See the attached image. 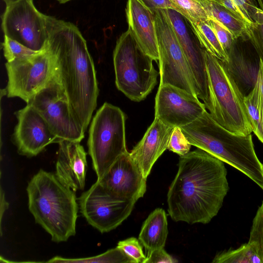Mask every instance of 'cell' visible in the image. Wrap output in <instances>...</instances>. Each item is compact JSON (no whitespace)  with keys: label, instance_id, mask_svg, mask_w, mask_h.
I'll list each match as a JSON object with an SVG mask.
<instances>
[{"label":"cell","instance_id":"d4e9b609","mask_svg":"<svg viewBox=\"0 0 263 263\" xmlns=\"http://www.w3.org/2000/svg\"><path fill=\"white\" fill-rule=\"evenodd\" d=\"M213 263H262L254 247L249 242L234 250H229L217 254Z\"/></svg>","mask_w":263,"mask_h":263},{"label":"cell","instance_id":"1f68e13d","mask_svg":"<svg viewBox=\"0 0 263 263\" xmlns=\"http://www.w3.org/2000/svg\"><path fill=\"white\" fill-rule=\"evenodd\" d=\"M245 31L256 49L263 65V23H247Z\"/></svg>","mask_w":263,"mask_h":263},{"label":"cell","instance_id":"9c48e42d","mask_svg":"<svg viewBox=\"0 0 263 263\" xmlns=\"http://www.w3.org/2000/svg\"><path fill=\"white\" fill-rule=\"evenodd\" d=\"M8 97H18L28 103L57 76L54 57L45 48L31 55L16 59L5 64Z\"/></svg>","mask_w":263,"mask_h":263},{"label":"cell","instance_id":"4dcf8cb0","mask_svg":"<svg viewBox=\"0 0 263 263\" xmlns=\"http://www.w3.org/2000/svg\"><path fill=\"white\" fill-rule=\"evenodd\" d=\"M191 145L180 127H174L170 137L167 149L181 156L190 152Z\"/></svg>","mask_w":263,"mask_h":263},{"label":"cell","instance_id":"5bb4252c","mask_svg":"<svg viewBox=\"0 0 263 263\" xmlns=\"http://www.w3.org/2000/svg\"><path fill=\"white\" fill-rule=\"evenodd\" d=\"M155 117L171 127L187 125L206 110L199 98L175 86L159 85L156 98Z\"/></svg>","mask_w":263,"mask_h":263},{"label":"cell","instance_id":"74e56055","mask_svg":"<svg viewBox=\"0 0 263 263\" xmlns=\"http://www.w3.org/2000/svg\"><path fill=\"white\" fill-rule=\"evenodd\" d=\"M18 1L20 0H3V1L5 3L6 6L9 5Z\"/></svg>","mask_w":263,"mask_h":263},{"label":"cell","instance_id":"7a4b0ae2","mask_svg":"<svg viewBox=\"0 0 263 263\" xmlns=\"http://www.w3.org/2000/svg\"><path fill=\"white\" fill-rule=\"evenodd\" d=\"M45 48L54 57L58 80L71 113L85 132L97 107L99 88L86 41L73 23L47 16Z\"/></svg>","mask_w":263,"mask_h":263},{"label":"cell","instance_id":"e0dca14e","mask_svg":"<svg viewBox=\"0 0 263 263\" xmlns=\"http://www.w3.org/2000/svg\"><path fill=\"white\" fill-rule=\"evenodd\" d=\"M97 181L110 194L123 199L137 201L146 191V179L128 152L119 157Z\"/></svg>","mask_w":263,"mask_h":263},{"label":"cell","instance_id":"d6a6232c","mask_svg":"<svg viewBox=\"0 0 263 263\" xmlns=\"http://www.w3.org/2000/svg\"><path fill=\"white\" fill-rule=\"evenodd\" d=\"M209 21L219 43L227 54L235 39L234 35L227 28L217 21L213 18H209Z\"/></svg>","mask_w":263,"mask_h":263},{"label":"cell","instance_id":"7402d4cb","mask_svg":"<svg viewBox=\"0 0 263 263\" xmlns=\"http://www.w3.org/2000/svg\"><path fill=\"white\" fill-rule=\"evenodd\" d=\"M252 132L263 143V65L261 62L257 80L253 89L244 98Z\"/></svg>","mask_w":263,"mask_h":263},{"label":"cell","instance_id":"30bf717a","mask_svg":"<svg viewBox=\"0 0 263 263\" xmlns=\"http://www.w3.org/2000/svg\"><path fill=\"white\" fill-rule=\"evenodd\" d=\"M47 16L35 7L33 0H20L6 6L2 15L4 35L35 51L46 46Z\"/></svg>","mask_w":263,"mask_h":263},{"label":"cell","instance_id":"ac0fdd59","mask_svg":"<svg viewBox=\"0 0 263 263\" xmlns=\"http://www.w3.org/2000/svg\"><path fill=\"white\" fill-rule=\"evenodd\" d=\"M174 128L155 117L142 139L129 153L144 178L147 179L156 161L167 149Z\"/></svg>","mask_w":263,"mask_h":263},{"label":"cell","instance_id":"44dd1931","mask_svg":"<svg viewBox=\"0 0 263 263\" xmlns=\"http://www.w3.org/2000/svg\"><path fill=\"white\" fill-rule=\"evenodd\" d=\"M168 234L167 216L161 208L154 210L144 221L138 239L147 252L164 248Z\"/></svg>","mask_w":263,"mask_h":263},{"label":"cell","instance_id":"52a82bcc","mask_svg":"<svg viewBox=\"0 0 263 263\" xmlns=\"http://www.w3.org/2000/svg\"><path fill=\"white\" fill-rule=\"evenodd\" d=\"M87 144L98 180L128 152L125 116L120 108L105 102L97 110L90 124Z\"/></svg>","mask_w":263,"mask_h":263},{"label":"cell","instance_id":"e575fe53","mask_svg":"<svg viewBox=\"0 0 263 263\" xmlns=\"http://www.w3.org/2000/svg\"><path fill=\"white\" fill-rule=\"evenodd\" d=\"M152 12L159 9H173L176 8L170 0H140Z\"/></svg>","mask_w":263,"mask_h":263},{"label":"cell","instance_id":"4fadbf2b","mask_svg":"<svg viewBox=\"0 0 263 263\" xmlns=\"http://www.w3.org/2000/svg\"><path fill=\"white\" fill-rule=\"evenodd\" d=\"M168 17L182 49L198 88V98L209 112L212 101L205 61V49L196 34L191 22L177 11L162 9Z\"/></svg>","mask_w":263,"mask_h":263},{"label":"cell","instance_id":"ba28073f","mask_svg":"<svg viewBox=\"0 0 263 263\" xmlns=\"http://www.w3.org/2000/svg\"><path fill=\"white\" fill-rule=\"evenodd\" d=\"M153 13L159 51L160 85H172L198 97L196 81L168 17L162 9Z\"/></svg>","mask_w":263,"mask_h":263},{"label":"cell","instance_id":"3957f363","mask_svg":"<svg viewBox=\"0 0 263 263\" xmlns=\"http://www.w3.org/2000/svg\"><path fill=\"white\" fill-rule=\"evenodd\" d=\"M27 192L30 213L52 241H66L76 234L79 209L76 191L55 174L40 170L28 183Z\"/></svg>","mask_w":263,"mask_h":263},{"label":"cell","instance_id":"f35d334b","mask_svg":"<svg viewBox=\"0 0 263 263\" xmlns=\"http://www.w3.org/2000/svg\"><path fill=\"white\" fill-rule=\"evenodd\" d=\"M60 4H64L72 0H56Z\"/></svg>","mask_w":263,"mask_h":263},{"label":"cell","instance_id":"8992f818","mask_svg":"<svg viewBox=\"0 0 263 263\" xmlns=\"http://www.w3.org/2000/svg\"><path fill=\"white\" fill-rule=\"evenodd\" d=\"M212 101L211 117L221 126L237 134H251L252 127L244 97L222 62L205 51Z\"/></svg>","mask_w":263,"mask_h":263},{"label":"cell","instance_id":"d6986e66","mask_svg":"<svg viewBox=\"0 0 263 263\" xmlns=\"http://www.w3.org/2000/svg\"><path fill=\"white\" fill-rule=\"evenodd\" d=\"M80 142L60 141L55 166L59 179L74 191L84 189L87 168L86 153Z\"/></svg>","mask_w":263,"mask_h":263},{"label":"cell","instance_id":"8fae6325","mask_svg":"<svg viewBox=\"0 0 263 263\" xmlns=\"http://www.w3.org/2000/svg\"><path fill=\"white\" fill-rule=\"evenodd\" d=\"M27 104L32 105L61 141H78L85 132L74 119L67 96L57 77Z\"/></svg>","mask_w":263,"mask_h":263},{"label":"cell","instance_id":"484cf974","mask_svg":"<svg viewBox=\"0 0 263 263\" xmlns=\"http://www.w3.org/2000/svg\"><path fill=\"white\" fill-rule=\"evenodd\" d=\"M47 262H98V263H136L121 249L116 247L96 256L85 258L67 259L55 256Z\"/></svg>","mask_w":263,"mask_h":263},{"label":"cell","instance_id":"6da1fadb","mask_svg":"<svg viewBox=\"0 0 263 263\" xmlns=\"http://www.w3.org/2000/svg\"><path fill=\"white\" fill-rule=\"evenodd\" d=\"M178 166L167 195L169 215L176 222L209 223L229 189L224 162L198 148L180 156Z\"/></svg>","mask_w":263,"mask_h":263},{"label":"cell","instance_id":"277c9868","mask_svg":"<svg viewBox=\"0 0 263 263\" xmlns=\"http://www.w3.org/2000/svg\"><path fill=\"white\" fill-rule=\"evenodd\" d=\"M180 128L192 145L238 170L263 190V164L256 154L251 134L243 135L229 131L206 110Z\"/></svg>","mask_w":263,"mask_h":263},{"label":"cell","instance_id":"cb8c5ba5","mask_svg":"<svg viewBox=\"0 0 263 263\" xmlns=\"http://www.w3.org/2000/svg\"><path fill=\"white\" fill-rule=\"evenodd\" d=\"M209 20L191 24L204 48L219 60L226 62L228 55L219 43Z\"/></svg>","mask_w":263,"mask_h":263},{"label":"cell","instance_id":"7c38bea8","mask_svg":"<svg viewBox=\"0 0 263 263\" xmlns=\"http://www.w3.org/2000/svg\"><path fill=\"white\" fill-rule=\"evenodd\" d=\"M78 200L82 215L102 233L120 225L130 215L137 201L110 194L97 181L81 194Z\"/></svg>","mask_w":263,"mask_h":263},{"label":"cell","instance_id":"83f0119b","mask_svg":"<svg viewBox=\"0 0 263 263\" xmlns=\"http://www.w3.org/2000/svg\"><path fill=\"white\" fill-rule=\"evenodd\" d=\"M248 242L254 247L263 263V202L253 219Z\"/></svg>","mask_w":263,"mask_h":263},{"label":"cell","instance_id":"f1b7e54d","mask_svg":"<svg viewBox=\"0 0 263 263\" xmlns=\"http://www.w3.org/2000/svg\"><path fill=\"white\" fill-rule=\"evenodd\" d=\"M2 47L4 57L8 62L39 52L34 51L6 35H4Z\"/></svg>","mask_w":263,"mask_h":263},{"label":"cell","instance_id":"f546056e","mask_svg":"<svg viewBox=\"0 0 263 263\" xmlns=\"http://www.w3.org/2000/svg\"><path fill=\"white\" fill-rule=\"evenodd\" d=\"M117 247L123 250L136 263H144L146 256L143 253L141 242L136 238L132 237L120 241Z\"/></svg>","mask_w":263,"mask_h":263},{"label":"cell","instance_id":"8d00e7d4","mask_svg":"<svg viewBox=\"0 0 263 263\" xmlns=\"http://www.w3.org/2000/svg\"><path fill=\"white\" fill-rule=\"evenodd\" d=\"M258 8L263 11V0H255Z\"/></svg>","mask_w":263,"mask_h":263},{"label":"cell","instance_id":"603a6c76","mask_svg":"<svg viewBox=\"0 0 263 263\" xmlns=\"http://www.w3.org/2000/svg\"><path fill=\"white\" fill-rule=\"evenodd\" d=\"M209 18H213L227 28L237 37L245 31L246 23L222 4L213 0H197Z\"/></svg>","mask_w":263,"mask_h":263},{"label":"cell","instance_id":"836d02e7","mask_svg":"<svg viewBox=\"0 0 263 263\" xmlns=\"http://www.w3.org/2000/svg\"><path fill=\"white\" fill-rule=\"evenodd\" d=\"M177 262L178 260L168 254L164 248L147 252V256L144 261V263H175Z\"/></svg>","mask_w":263,"mask_h":263},{"label":"cell","instance_id":"2e32d148","mask_svg":"<svg viewBox=\"0 0 263 263\" xmlns=\"http://www.w3.org/2000/svg\"><path fill=\"white\" fill-rule=\"evenodd\" d=\"M227 55V61L222 62L245 97L256 85L261 64L259 54L245 31L234 39Z\"/></svg>","mask_w":263,"mask_h":263},{"label":"cell","instance_id":"ab89813d","mask_svg":"<svg viewBox=\"0 0 263 263\" xmlns=\"http://www.w3.org/2000/svg\"><path fill=\"white\" fill-rule=\"evenodd\" d=\"M213 1H216V2L220 3V2H221V0H213Z\"/></svg>","mask_w":263,"mask_h":263},{"label":"cell","instance_id":"5b68a950","mask_svg":"<svg viewBox=\"0 0 263 263\" xmlns=\"http://www.w3.org/2000/svg\"><path fill=\"white\" fill-rule=\"evenodd\" d=\"M154 60L143 52L129 30L118 39L113 54L118 90L133 101L144 100L157 84Z\"/></svg>","mask_w":263,"mask_h":263},{"label":"cell","instance_id":"4316f807","mask_svg":"<svg viewBox=\"0 0 263 263\" xmlns=\"http://www.w3.org/2000/svg\"><path fill=\"white\" fill-rule=\"evenodd\" d=\"M176 8V11L192 24L206 21L209 17L197 0H170Z\"/></svg>","mask_w":263,"mask_h":263},{"label":"cell","instance_id":"ffe728a7","mask_svg":"<svg viewBox=\"0 0 263 263\" xmlns=\"http://www.w3.org/2000/svg\"><path fill=\"white\" fill-rule=\"evenodd\" d=\"M126 14L128 30L144 53L159 61V51L153 12L140 0H127Z\"/></svg>","mask_w":263,"mask_h":263},{"label":"cell","instance_id":"9a60e30c","mask_svg":"<svg viewBox=\"0 0 263 263\" xmlns=\"http://www.w3.org/2000/svg\"><path fill=\"white\" fill-rule=\"evenodd\" d=\"M15 114L17 123L14 129L13 139L20 154L27 157L35 156L48 145L60 141L32 105L27 104Z\"/></svg>","mask_w":263,"mask_h":263},{"label":"cell","instance_id":"d590c367","mask_svg":"<svg viewBox=\"0 0 263 263\" xmlns=\"http://www.w3.org/2000/svg\"><path fill=\"white\" fill-rule=\"evenodd\" d=\"M1 209H0V218H1V226L2 227V221L3 215L5 211L8 209L9 207V203L6 201L5 198V195L4 191H3V189L1 187Z\"/></svg>","mask_w":263,"mask_h":263}]
</instances>
